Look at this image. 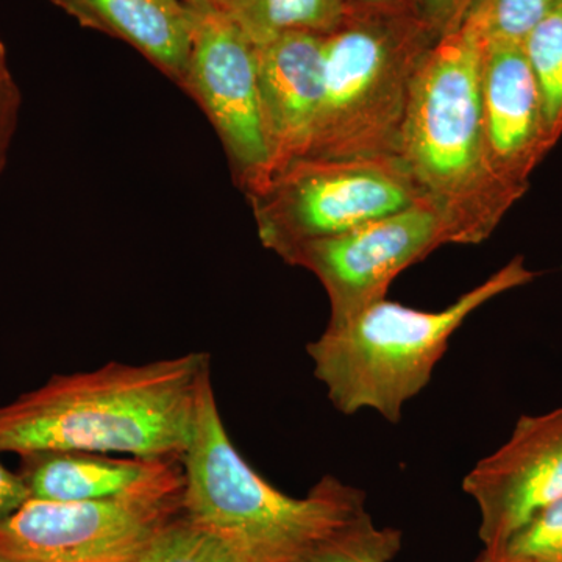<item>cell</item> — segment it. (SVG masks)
Segmentation results:
<instances>
[{"instance_id": "obj_25", "label": "cell", "mask_w": 562, "mask_h": 562, "mask_svg": "<svg viewBox=\"0 0 562 562\" xmlns=\"http://www.w3.org/2000/svg\"><path fill=\"white\" fill-rule=\"evenodd\" d=\"M188 5H191L192 9H203V7H216V9H224L225 2L227 0H183Z\"/></svg>"}, {"instance_id": "obj_13", "label": "cell", "mask_w": 562, "mask_h": 562, "mask_svg": "<svg viewBox=\"0 0 562 562\" xmlns=\"http://www.w3.org/2000/svg\"><path fill=\"white\" fill-rule=\"evenodd\" d=\"M20 460L18 472L36 501L99 502L183 491L180 461L76 450L22 454Z\"/></svg>"}, {"instance_id": "obj_26", "label": "cell", "mask_w": 562, "mask_h": 562, "mask_svg": "<svg viewBox=\"0 0 562 562\" xmlns=\"http://www.w3.org/2000/svg\"><path fill=\"white\" fill-rule=\"evenodd\" d=\"M3 66H9V60H7L5 44L0 41V68H3Z\"/></svg>"}, {"instance_id": "obj_16", "label": "cell", "mask_w": 562, "mask_h": 562, "mask_svg": "<svg viewBox=\"0 0 562 562\" xmlns=\"http://www.w3.org/2000/svg\"><path fill=\"white\" fill-rule=\"evenodd\" d=\"M522 47L538 85L543 127L553 149L562 136V3L528 33Z\"/></svg>"}, {"instance_id": "obj_8", "label": "cell", "mask_w": 562, "mask_h": 562, "mask_svg": "<svg viewBox=\"0 0 562 562\" xmlns=\"http://www.w3.org/2000/svg\"><path fill=\"white\" fill-rule=\"evenodd\" d=\"M447 244H457L452 225L427 199L342 235L302 244L283 261L319 279L330 322H338L386 299L402 272Z\"/></svg>"}, {"instance_id": "obj_10", "label": "cell", "mask_w": 562, "mask_h": 562, "mask_svg": "<svg viewBox=\"0 0 562 562\" xmlns=\"http://www.w3.org/2000/svg\"><path fill=\"white\" fill-rule=\"evenodd\" d=\"M462 491L479 506L483 553H494L546 506L562 498V406L522 416L512 438L473 465Z\"/></svg>"}, {"instance_id": "obj_5", "label": "cell", "mask_w": 562, "mask_h": 562, "mask_svg": "<svg viewBox=\"0 0 562 562\" xmlns=\"http://www.w3.org/2000/svg\"><path fill=\"white\" fill-rule=\"evenodd\" d=\"M439 38L416 14L349 11L324 38V101L305 158L397 157L414 79Z\"/></svg>"}, {"instance_id": "obj_18", "label": "cell", "mask_w": 562, "mask_h": 562, "mask_svg": "<svg viewBox=\"0 0 562 562\" xmlns=\"http://www.w3.org/2000/svg\"><path fill=\"white\" fill-rule=\"evenodd\" d=\"M562 0H475L464 22L486 41L524 43Z\"/></svg>"}, {"instance_id": "obj_2", "label": "cell", "mask_w": 562, "mask_h": 562, "mask_svg": "<svg viewBox=\"0 0 562 562\" xmlns=\"http://www.w3.org/2000/svg\"><path fill=\"white\" fill-rule=\"evenodd\" d=\"M180 464L181 514L243 562H295L366 509L364 492L331 475L302 498L266 482L232 442L211 375Z\"/></svg>"}, {"instance_id": "obj_3", "label": "cell", "mask_w": 562, "mask_h": 562, "mask_svg": "<svg viewBox=\"0 0 562 562\" xmlns=\"http://www.w3.org/2000/svg\"><path fill=\"white\" fill-rule=\"evenodd\" d=\"M482 50V36L468 22L436 41L414 79L397 150L462 246L486 241L516 203L484 157Z\"/></svg>"}, {"instance_id": "obj_27", "label": "cell", "mask_w": 562, "mask_h": 562, "mask_svg": "<svg viewBox=\"0 0 562 562\" xmlns=\"http://www.w3.org/2000/svg\"><path fill=\"white\" fill-rule=\"evenodd\" d=\"M0 562H13V561H10V560H7V558L0 557Z\"/></svg>"}, {"instance_id": "obj_17", "label": "cell", "mask_w": 562, "mask_h": 562, "mask_svg": "<svg viewBox=\"0 0 562 562\" xmlns=\"http://www.w3.org/2000/svg\"><path fill=\"white\" fill-rule=\"evenodd\" d=\"M402 542L401 530L379 527L362 509L295 562H391Z\"/></svg>"}, {"instance_id": "obj_19", "label": "cell", "mask_w": 562, "mask_h": 562, "mask_svg": "<svg viewBox=\"0 0 562 562\" xmlns=\"http://www.w3.org/2000/svg\"><path fill=\"white\" fill-rule=\"evenodd\" d=\"M475 562H562V498L532 516L502 549Z\"/></svg>"}, {"instance_id": "obj_14", "label": "cell", "mask_w": 562, "mask_h": 562, "mask_svg": "<svg viewBox=\"0 0 562 562\" xmlns=\"http://www.w3.org/2000/svg\"><path fill=\"white\" fill-rule=\"evenodd\" d=\"M92 29L124 41L183 87L198 29V10L183 0H50Z\"/></svg>"}, {"instance_id": "obj_22", "label": "cell", "mask_w": 562, "mask_h": 562, "mask_svg": "<svg viewBox=\"0 0 562 562\" xmlns=\"http://www.w3.org/2000/svg\"><path fill=\"white\" fill-rule=\"evenodd\" d=\"M475 0H416L417 14L439 36L457 31Z\"/></svg>"}, {"instance_id": "obj_9", "label": "cell", "mask_w": 562, "mask_h": 562, "mask_svg": "<svg viewBox=\"0 0 562 562\" xmlns=\"http://www.w3.org/2000/svg\"><path fill=\"white\" fill-rule=\"evenodd\" d=\"M198 10V29L181 90L205 111L247 198L271 179L262 127L257 47L222 9Z\"/></svg>"}, {"instance_id": "obj_6", "label": "cell", "mask_w": 562, "mask_h": 562, "mask_svg": "<svg viewBox=\"0 0 562 562\" xmlns=\"http://www.w3.org/2000/svg\"><path fill=\"white\" fill-rule=\"evenodd\" d=\"M427 199L395 155L301 158L249 195L260 241L281 260L302 244L342 235Z\"/></svg>"}, {"instance_id": "obj_20", "label": "cell", "mask_w": 562, "mask_h": 562, "mask_svg": "<svg viewBox=\"0 0 562 562\" xmlns=\"http://www.w3.org/2000/svg\"><path fill=\"white\" fill-rule=\"evenodd\" d=\"M139 562H243L209 531L190 522L183 514L166 525Z\"/></svg>"}, {"instance_id": "obj_23", "label": "cell", "mask_w": 562, "mask_h": 562, "mask_svg": "<svg viewBox=\"0 0 562 562\" xmlns=\"http://www.w3.org/2000/svg\"><path fill=\"white\" fill-rule=\"evenodd\" d=\"M31 498V492L20 472L10 471L0 460V524L13 516Z\"/></svg>"}, {"instance_id": "obj_24", "label": "cell", "mask_w": 562, "mask_h": 562, "mask_svg": "<svg viewBox=\"0 0 562 562\" xmlns=\"http://www.w3.org/2000/svg\"><path fill=\"white\" fill-rule=\"evenodd\" d=\"M349 11L379 14H417L416 0H344Z\"/></svg>"}, {"instance_id": "obj_1", "label": "cell", "mask_w": 562, "mask_h": 562, "mask_svg": "<svg viewBox=\"0 0 562 562\" xmlns=\"http://www.w3.org/2000/svg\"><path fill=\"white\" fill-rule=\"evenodd\" d=\"M210 375L203 351L54 375L0 406V454L76 450L180 461Z\"/></svg>"}, {"instance_id": "obj_4", "label": "cell", "mask_w": 562, "mask_h": 562, "mask_svg": "<svg viewBox=\"0 0 562 562\" xmlns=\"http://www.w3.org/2000/svg\"><path fill=\"white\" fill-rule=\"evenodd\" d=\"M536 276L524 257H516L441 312H422L386 297L347 319L328 322L306 347L314 376L339 413L372 409L397 424L406 403L428 386L450 339L471 314Z\"/></svg>"}, {"instance_id": "obj_21", "label": "cell", "mask_w": 562, "mask_h": 562, "mask_svg": "<svg viewBox=\"0 0 562 562\" xmlns=\"http://www.w3.org/2000/svg\"><path fill=\"white\" fill-rule=\"evenodd\" d=\"M22 94L9 66L0 68V176L9 160L11 143L20 121Z\"/></svg>"}, {"instance_id": "obj_7", "label": "cell", "mask_w": 562, "mask_h": 562, "mask_svg": "<svg viewBox=\"0 0 562 562\" xmlns=\"http://www.w3.org/2000/svg\"><path fill=\"white\" fill-rule=\"evenodd\" d=\"M181 513V494L99 502L31 498L0 524V557L13 562H139Z\"/></svg>"}, {"instance_id": "obj_11", "label": "cell", "mask_w": 562, "mask_h": 562, "mask_svg": "<svg viewBox=\"0 0 562 562\" xmlns=\"http://www.w3.org/2000/svg\"><path fill=\"white\" fill-rule=\"evenodd\" d=\"M480 102L487 169L517 202L530 188L532 171L552 150L522 43L483 40Z\"/></svg>"}, {"instance_id": "obj_15", "label": "cell", "mask_w": 562, "mask_h": 562, "mask_svg": "<svg viewBox=\"0 0 562 562\" xmlns=\"http://www.w3.org/2000/svg\"><path fill=\"white\" fill-rule=\"evenodd\" d=\"M222 10L255 46L288 33L328 35L349 14L344 0H227Z\"/></svg>"}, {"instance_id": "obj_12", "label": "cell", "mask_w": 562, "mask_h": 562, "mask_svg": "<svg viewBox=\"0 0 562 562\" xmlns=\"http://www.w3.org/2000/svg\"><path fill=\"white\" fill-rule=\"evenodd\" d=\"M324 38L314 33H288L255 46L271 179L312 149L324 101Z\"/></svg>"}]
</instances>
